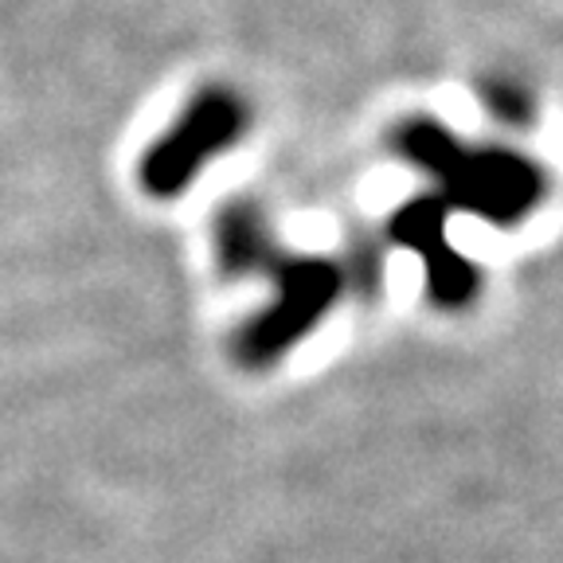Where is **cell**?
I'll list each match as a JSON object with an SVG mask.
<instances>
[{
    "instance_id": "1",
    "label": "cell",
    "mask_w": 563,
    "mask_h": 563,
    "mask_svg": "<svg viewBox=\"0 0 563 563\" xmlns=\"http://www.w3.org/2000/svg\"><path fill=\"white\" fill-rule=\"evenodd\" d=\"M246 130V106L235 90L208 87L176 114V122L141 157V188L157 200L180 196L208 161L228 153Z\"/></svg>"
},
{
    "instance_id": "2",
    "label": "cell",
    "mask_w": 563,
    "mask_h": 563,
    "mask_svg": "<svg viewBox=\"0 0 563 563\" xmlns=\"http://www.w3.org/2000/svg\"><path fill=\"white\" fill-rule=\"evenodd\" d=\"M442 196L489 223H517L548 192L544 168L509 145H462L450 173L439 180Z\"/></svg>"
},
{
    "instance_id": "3",
    "label": "cell",
    "mask_w": 563,
    "mask_h": 563,
    "mask_svg": "<svg viewBox=\"0 0 563 563\" xmlns=\"http://www.w3.org/2000/svg\"><path fill=\"white\" fill-rule=\"evenodd\" d=\"M278 286H282L278 301L243 336L246 352L255 361H266L278 349H286L298 333H306L317 317H321V309L336 298L341 278L321 258H286L278 266Z\"/></svg>"
},
{
    "instance_id": "4",
    "label": "cell",
    "mask_w": 563,
    "mask_h": 563,
    "mask_svg": "<svg viewBox=\"0 0 563 563\" xmlns=\"http://www.w3.org/2000/svg\"><path fill=\"white\" fill-rule=\"evenodd\" d=\"M391 145H396V153L407 165H415L419 173L431 176V180H442L450 173V165L457 161V153H462V137L450 125L422 114L399 122L391 130Z\"/></svg>"
},
{
    "instance_id": "5",
    "label": "cell",
    "mask_w": 563,
    "mask_h": 563,
    "mask_svg": "<svg viewBox=\"0 0 563 563\" xmlns=\"http://www.w3.org/2000/svg\"><path fill=\"white\" fill-rule=\"evenodd\" d=\"M216 246L228 271H251L271 258V231L251 203H231L216 223Z\"/></svg>"
},
{
    "instance_id": "6",
    "label": "cell",
    "mask_w": 563,
    "mask_h": 563,
    "mask_svg": "<svg viewBox=\"0 0 563 563\" xmlns=\"http://www.w3.org/2000/svg\"><path fill=\"white\" fill-rule=\"evenodd\" d=\"M422 263H427V278H431V294L439 301H446V306H457V301H466L470 294H474L477 286V274L474 266L466 263L462 255H454V246L446 243V239H439V243H431L427 251H419Z\"/></svg>"
},
{
    "instance_id": "7",
    "label": "cell",
    "mask_w": 563,
    "mask_h": 563,
    "mask_svg": "<svg viewBox=\"0 0 563 563\" xmlns=\"http://www.w3.org/2000/svg\"><path fill=\"white\" fill-rule=\"evenodd\" d=\"M482 98H485V106H489V114L501 118V122H509V125H525L528 118H532V95L509 79L485 82Z\"/></svg>"
}]
</instances>
